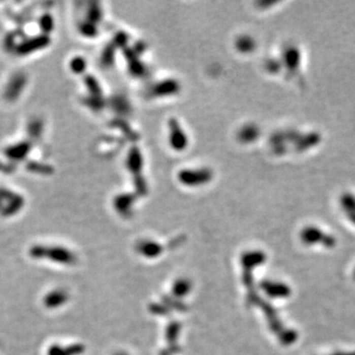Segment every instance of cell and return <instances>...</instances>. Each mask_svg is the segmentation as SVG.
I'll list each match as a JSON object with an SVG mask.
<instances>
[{
  "label": "cell",
  "instance_id": "9",
  "mask_svg": "<svg viewBox=\"0 0 355 355\" xmlns=\"http://www.w3.org/2000/svg\"><path fill=\"white\" fill-rule=\"evenodd\" d=\"M354 278H355V271H354Z\"/></svg>",
  "mask_w": 355,
  "mask_h": 355
},
{
  "label": "cell",
  "instance_id": "6",
  "mask_svg": "<svg viewBox=\"0 0 355 355\" xmlns=\"http://www.w3.org/2000/svg\"><path fill=\"white\" fill-rule=\"evenodd\" d=\"M29 151V144L27 143H21L14 145L12 147H10L9 149H7L6 154L7 156L11 157L12 159H21V157L25 156Z\"/></svg>",
  "mask_w": 355,
  "mask_h": 355
},
{
  "label": "cell",
  "instance_id": "8",
  "mask_svg": "<svg viewBox=\"0 0 355 355\" xmlns=\"http://www.w3.org/2000/svg\"><path fill=\"white\" fill-rule=\"evenodd\" d=\"M333 355H355V352H348V353H346V352H340V353H336V354Z\"/></svg>",
  "mask_w": 355,
  "mask_h": 355
},
{
  "label": "cell",
  "instance_id": "4",
  "mask_svg": "<svg viewBox=\"0 0 355 355\" xmlns=\"http://www.w3.org/2000/svg\"><path fill=\"white\" fill-rule=\"evenodd\" d=\"M80 345H68L62 346L60 344H52L48 351L47 355H77L81 352Z\"/></svg>",
  "mask_w": 355,
  "mask_h": 355
},
{
  "label": "cell",
  "instance_id": "7",
  "mask_svg": "<svg viewBox=\"0 0 355 355\" xmlns=\"http://www.w3.org/2000/svg\"><path fill=\"white\" fill-rule=\"evenodd\" d=\"M41 26H42L43 30H45V31H50L51 30V28H52V20H51L50 15H45L44 17L42 18Z\"/></svg>",
  "mask_w": 355,
  "mask_h": 355
},
{
  "label": "cell",
  "instance_id": "2",
  "mask_svg": "<svg viewBox=\"0 0 355 355\" xmlns=\"http://www.w3.org/2000/svg\"><path fill=\"white\" fill-rule=\"evenodd\" d=\"M69 299L68 291L63 288H55L49 291L43 298V304L50 310H54L68 303Z\"/></svg>",
  "mask_w": 355,
  "mask_h": 355
},
{
  "label": "cell",
  "instance_id": "1",
  "mask_svg": "<svg viewBox=\"0 0 355 355\" xmlns=\"http://www.w3.org/2000/svg\"><path fill=\"white\" fill-rule=\"evenodd\" d=\"M29 255L34 260H48L51 263L71 266L75 263V254L62 246L34 245L29 249Z\"/></svg>",
  "mask_w": 355,
  "mask_h": 355
},
{
  "label": "cell",
  "instance_id": "3",
  "mask_svg": "<svg viewBox=\"0 0 355 355\" xmlns=\"http://www.w3.org/2000/svg\"><path fill=\"white\" fill-rule=\"evenodd\" d=\"M302 239L306 244L321 243L322 246L327 248H333L336 245V240L334 237L324 234L317 228H307L302 234Z\"/></svg>",
  "mask_w": 355,
  "mask_h": 355
},
{
  "label": "cell",
  "instance_id": "5",
  "mask_svg": "<svg viewBox=\"0 0 355 355\" xmlns=\"http://www.w3.org/2000/svg\"><path fill=\"white\" fill-rule=\"evenodd\" d=\"M48 44H49V39L45 37L35 38L32 42H27L25 44H22L18 48V51L20 53H28V52L36 51L38 49H41V47H45Z\"/></svg>",
  "mask_w": 355,
  "mask_h": 355
}]
</instances>
